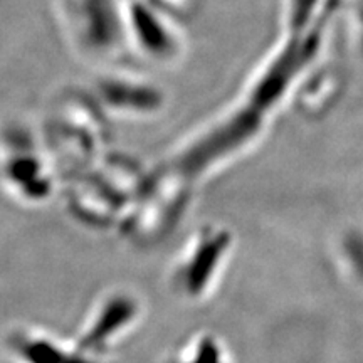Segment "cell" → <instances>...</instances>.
Listing matches in <instances>:
<instances>
[{"label":"cell","mask_w":363,"mask_h":363,"mask_svg":"<svg viewBox=\"0 0 363 363\" xmlns=\"http://www.w3.org/2000/svg\"><path fill=\"white\" fill-rule=\"evenodd\" d=\"M184 24L163 13L147 0H128V35L131 54L148 65L172 67L187 51Z\"/></svg>","instance_id":"8fae6325"},{"label":"cell","mask_w":363,"mask_h":363,"mask_svg":"<svg viewBox=\"0 0 363 363\" xmlns=\"http://www.w3.org/2000/svg\"><path fill=\"white\" fill-rule=\"evenodd\" d=\"M56 16L76 56L96 69L126 65L133 56L128 0H56Z\"/></svg>","instance_id":"5b68a950"},{"label":"cell","mask_w":363,"mask_h":363,"mask_svg":"<svg viewBox=\"0 0 363 363\" xmlns=\"http://www.w3.org/2000/svg\"><path fill=\"white\" fill-rule=\"evenodd\" d=\"M338 264L353 283L363 286V229L353 227L338 238Z\"/></svg>","instance_id":"9a60e30c"},{"label":"cell","mask_w":363,"mask_h":363,"mask_svg":"<svg viewBox=\"0 0 363 363\" xmlns=\"http://www.w3.org/2000/svg\"><path fill=\"white\" fill-rule=\"evenodd\" d=\"M142 316L143 305L135 293L111 289L94 301L72 340L81 352L103 362L113 348L133 333Z\"/></svg>","instance_id":"30bf717a"},{"label":"cell","mask_w":363,"mask_h":363,"mask_svg":"<svg viewBox=\"0 0 363 363\" xmlns=\"http://www.w3.org/2000/svg\"><path fill=\"white\" fill-rule=\"evenodd\" d=\"M150 169L126 153L108 150L62 187L67 214L94 230L120 229L147 184Z\"/></svg>","instance_id":"6da1fadb"},{"label":"cell","mask_w":363,"mask_h":363,"mask_svg":"<svg viewBox=\"0 0 363 363\" xmlns=\"http://www.w3.org/2000/svg\"><path fill=\"white\" fill-rule=\"evenodd\" d=\"M147 2L163 13H169L182 24L192 19L201 7V0H147Z\"/></svg>","instance_id":"2e32d148"},{"label":"cell","mask_w":363,"mask_h":363,"mask_svg":"<svg viewBox=\"0 0 363 363\" xmlns=\"http://www.w3.org/2000/svg\"><path fill=\"white\" fill-rule=\"evenodd\" d=\"M353 24L357 30V44L363 56V0H355L353 4Z\"/></svg>","instance_id":"e0dca14e"},{"label":"cell","mask_w":363,"mask_h":363,"mask_svg":"<svg viewBox=\"0 0 363 363\" xmlns=\"http://www.w3.org/2000/svg\"><path fill=\"white\" fill-rule=\"evenodd\" d=\"M271 125L266 116L234 99L184 136L163 162L199 185L251 153L264 140Z\"/></svg>","instance_id":"7a4b0ae2"},{"label":"cell","mask_w":363,"mask_h":363,"mask_svg":"<svg viewBox=\"0 0 363 363\" xmlns=\"http://www.w3.org/2000/svg\"><path fill=\"white\" fill-rule=\"evenodd\" d=\"M234 247L230 227L219 222L199 225L185 240L170 269V286L177 296L194 305L211 298L229 267Z\"/></svg>","instance_id":"52a82bcc"},{"label":"cell","mask_w":363,"mask_h":363,"mask_svg":"<svg viewBox=\"0 0 363 363\" xmlns=\"http://www.w3.org/2000/svg\"><path fill=\"white\" fill-rule=\"evenodd\" d=\"M2 174L6 190L17 202L43 206L62 192L65 182L45 150L39 131L12 126L4 138Z\"/></svg>","instance_id":"ba28073f"},{"label":"cell","mask_w":363,"mask_h":363,"mask_svg":"<svg viewBox=\"0 0 363 363\" xmlns=\"http://www.w3.org/2000/svg\"><path fill=\"white\" fill-rule=\"evenodd\" d=\"M89 89L108 116L121 120L157 118L169 101L155 79L126 65L98 69Z\"/></svg>","instance_id":"9c48e42d"},{"label":"cell","mask_w":363,"mask_h":363,"mask_svg":"<svg viewBox=\"0 0 363 363\" xmlns=\"http://www.w3.org/2000/svg\"><path fill=\"white\" fill-rule=\"evenodd\" d=\"M343 93V74L335 66H315L298 86L291 103L308 120L333 110Z\"/></svg>","instance_id":"4fadbf2b"},{"label":"cell","mask_w":363,"mask_h":363,"mask_svg":"<svg viewBox=\"0 0 363 363\" xmlns=\"http://www.w3.org/2000/svg\"><path fill=\"white\" fill-rule=\"evenodd\" d=\"M330 26L310 30L281 29L278 43L256 67L238 101L272 121L289 103L299 83L318 66L326 45Z\"/></svg>","instance_id":"277c9868"},{"label":"cell","mask_w":363,"mask_h":363,"mask_svg":"<svg viewBox=\"0 0 363 363\" xmlns=\"http://www.w3.org/2000/svg\"><path fill=\"white\" fill-rule=\"evenodd\" d=\"M197 185L179 172L158 163L118 233L136 247H152L167 239L187 214Z\"/></svg>","instance_id":"8992f818"},{"label":"cell","mask_w":363,"mask_h":363,"mask_svg":"<svg viewBox=\"0 0 363 363\" xmlns=\"http://www.w3.org/2000/svg\"><path fill=\"white\" fill-rule=\"evenodd\" d=\"M39 135L66 184L108 152L110 116L91 89L65 88L49 104Z\"/></svg>","instance_id":"3957f363"},{"label":"cell","mask_w":363,"mask_h":363,"mask_svg":"<svg viewBox=\"0 0 363 363\" xmlns=\"http://www.w3.org/2000/svg\"><path fill=\"white\" fill-rule=\"evenodd\" d=\"M162 363H233V357L219 335L203 330L177 345Z\"/></svg>","instance_id":"5bb4252c"},{"label":"cell","mask_w":363,"mask_h":363,"mask_svg":"<svg viewBox=\"0 0 363 363\" xmlns=\"http://www.w3.org/2000/svg\"><path fill=\"white\" fill-rule=\"evenodd\" d=\"M7 352L12 363H103L81 352L72 338L29 325L12 328Z\"/></svg>","instance_id":"7c38bea8"}]
</instances>
